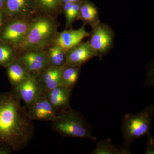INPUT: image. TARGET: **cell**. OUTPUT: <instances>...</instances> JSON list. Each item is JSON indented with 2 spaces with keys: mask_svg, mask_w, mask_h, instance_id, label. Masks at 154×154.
I'll return each mask as SVG.
<instances>
[{
  "mask_svg": "<svg viewBox=\"0 0 154 154\" xmlns=\"http://www.w3.org/2000/svg\"><path fill=\"white\" fill-rule=\"evenodd\" d=\"M21 101L13 90L0 93V148L13 152L26 148L35 133L33 120Z\"/></svg>",
  "mask_w": 154,
  "mask_h": 154,
  "instance_id": "cell-1",
  "label": "cell"
},
{
  "mask_svg": "<svg viewBox=\"0 0 154 154\" xmlns=\"http://www.w3.org/2000/svg\"><path fill=\"white\" fill-rule=\"evenodd\" d=\"M57 18L40 15L33 18L25 39L18 47L19 50H44L52 44L60 26Z\"/></svg>",
  "mask_w": 154,
  "mask_h": 154,
  "instance_id": "cell-2",
  "label": "cell"
},
{
  "mask_svg": "<svg viewBox=\"0 0 154 154\" xmlns=\"http://www.w3.org/2000/svg\"><path fill=\"white\" fill-rule=\"evenodd\" d=\"M53 132L66 137H78L96 141L91 125L80 112L70 107L60 110L51 122Z\"/></svg>",
  "mask_w": 154,
  "mask_h": 154,
  "instance_id": "cell-3",
  "label": "cell"
},
{
  "mask_svg": "<svg viewBox=\"0 0 154 154\" xmlns=\"http://www.w3.org/2000/svg\"><path fill=\"white\" fill-rule=\"evenodd\" d=\"M154 114V106L152 105H149L137 113L125 114L121 124L122 145L130 149L134 141L151 132Z\"/></svg>",
  "mask_w": 154,
  "mask_h": 154,
  "instance_id": "cell-4",
  "label": "cell"
},
{
  "mask_svg": "<svg viewBox=\"0 0 154 154\" xmlns=\"http://www.w3.org/2000/svg\"><path fill=\"white\" fill-rule=\"evenodd\" d=\"M92 29L88 41L101 61L113 48L115 33L110 26L101 22Z\"/></svg>",
  "mask_w": 154,
  "mask_h": 154,
  "instance_id": "cell-5",
  "label": "cell"
},
{
  "mask_svg": "<svg viewBox=\"0 0 154 154\" xmlns=\"http://www.w3.org/2000/svg\"><path fill=\"white\" fill-rule=\"evenodd\" d=\"M32 19L19 18L5 22L0 32V41L18 48L27 35Z\"/></svg>",
  "mask_w": 154,
  "mask_h": 154,
  "instance_id": "cell-6",
  "label": "cell"
},
{
  "mask_svg": "<svg viewBox=\"0 0 154 154\" xmlns=\"http://www.w3.org/2000/svg\"><path fill=\"white\" fill-rule=\"evenodd\" d=\"M3 13L5 22L19 18L32 19L37 15L36 2L35 0H7Z\"/></svg>",
  "mask_w": 154,
  "mask_h": 154,
  "instance_id": "cell-7",
  "label": "cell"
},
{
  "mask_svg": "<svg viewBox=\"0 0 154 154\" xmlns=\"http://www.w3.org/2000/svg\"><path fill=\"white\" fill-rule=\"evenodd\" d=\"M13 90L17 96L25 102L28 108L44 91L36 74H31L30 77Z\"/></svg>",
  "mask_w": 154,
  "mask_h": 154,
  "instance_id": "cell-8",
  "label": "cell"
},
{
  "mask_svg": "<svg viewBox=\"0 0 154 154\" xmlns=\"http://www.w3.org/2000/svg\"><path fill=\"white\" fill-rule=\"evenodd\" d=\"M19 57L31 74H38L50 66L45 50H31L21 51Z\"/></svg>",
  "mask_w": 154,
  "mask_h": 154,
  "instance_id": "cell-9",
  "label": "cell"
},
{
  "mask_svg": "<svg viewBox=\"0 0 154 154\" xmlns=\"http://www.w3.org/2000/svg\"><path fill=\"white\" fill-rule=\"evenodd\" d=\"M28 115L32 120L54 121L57 112L45 94L38 97L28 108Z\"/></svg>",
  "mask_w": 154,
  "mask_h": 154,
  "instance_id": "cell-10",
  "label": "cell"
},
{
  "mask_svg": "<svg viewBox=\"0 0 154 154\" xmlns=\"http://www.w3.org/2000/svg\"><path fill=\"white\" fill-rule=\"evenodd\" d=\"M83 25L78 30L66 29L61 32H58L54 43L56 44L66 52L69 50L77 46L84 38L89 37L90 33L86 31Z\"/></svg>",
  "mask_w": 154,
  "mask_h": 154,
  "instance_id": "cell-11",
  "label": "cell"
},
{
  "mask_svg": "<svg viewBox=\"0 0 154 154\" xmlns=\"http://www.w3.org/2000/svg\"><path fill=\"white\" fill-rule=\"evenodd\" d=\"M95 57L96 54L88 41L82 42L66 52V64L81 67Z\"/></svg>",
  "mask_w": 154,
  "mask_h": 154,
  "instance_id": "cell-12",
  "label": "cell"
},
{
  "mask_svg": "<svg viewBox=\"0 0 154 154\" xmlns=\"http://www.w3.org/2000/svg\"><path fill=\"white\" fill-rule=\"evenodd\" d=\"M72 91L64 86H59L44 94L57 113L60 110L70 107Z\"/></svg>",
  "mask_w": 154,
  "mask_h": 154,
  "instance_id": "cell-13",
  "label": "cell"
},
{
  "mask_svg": "<svg viewBox=\"0 0 154 154\" xmlns=\"http://www.w3.org/2000/svg\"><path fill=\"white\" fill-rule=\"evenodd\" d=\"M36 75L44 94L57 87L63 86L60 68L50 66Z\"/></svg>",
  "mask_w": 154,
  "mask_h": 154,
  "instance_id": "cell-14",
  "label": "cell"
},
{
  "mask_svg": "<svg viewBox=\"0 0 154 154\" xmlns=\"http://www.w3.org/2000/svg\"><path fill=\"white\" fill-rule=\"evenodd\" d=\"M6 69L7 76L13 88L28 79L31 75L19 56L6 68Z\"/></svg>",
  "mask_w": 154,
  "mask_h": 154,
  "instance_id": "cell-15",
  "label": "cell"
},
{
  "mask_svg": "<svg viewBox=\"0 0 154 154\" xmlns=\"http://www.w3.org/2000/svg\"><path fill=\"white\" fill-rule=\"evenodd\" d=\"M79 20H81L85 26L88 25L91 28L99 24V11L96 5L89 0H82L80 2Z\"/></svg>",
  "mask_w": 154,
  "mask_h": 154,
  "instance_id": "cell-16",
  "label": "cell"
},
{
  "mask_svg": "<svg viewBox=\"0 0 154 154\" xmlns=\"http://www.w3.org/2000/svg\"><path fill=\"white\" fill-rule=\"evenodd\" d=\"M37 15L57 17L62 13V0H35Z\"/></svg>",
  "mask_w": 154,
  "mask_h": 154,
  "instance_id": "cell-17",
  "label": "cell"
},
{
  "mask_svg": "<svg viewBox=\"0 0 154 154\" xmlns=\"http://www.w3.org/2000/svg\"><path fill=\"white\" fill-rule=\"evenodd\" d=\"M96 146L91 154H129L130 149L123 145H116L109 138L96 141Z\"/></svg>",
  "mask_w": 154,
  "mask_h": 154,
  "instance_id": "cell-18",
  "label": "cell"
},
{
  "mask_svg": "<svg viewBox=\"0 0 154 154\" xmlns=\"http://www.w3.org/2000/svg\"><path fill=\"white\" fill-rule=\"evenodd\" d=\"M20 53L18 48L0 41V66L8 67L19 57Z\"/></svg>",
  "mask_w": 154,
  "mask_h": 154,
  "instance_id": "cell-19",
  "label": "cell"
},
{
  "mask_svg": "<svg viewBox=\"0 0 154 154\" xmlns=\"http://www.w3.org/2000/svg\"><path fill=\"white\" fill-rule=\"evenodd\" d=\"M81 67L66 64L61 68L63 86L73 90L78 82L81 72Z\"/></svg>",
  "mask_w": 154,
  "mask_h": 154,
  "instance_id": "cell-20",
  "label": "cell"
},
{
  "mask_svg": "<svg viewBox=\"0 0 154 154\" xmlns=\"http://www.w3.org/2000/svg\"><path fill=\"white\" fill-rule=\"evenodd\" d=\"M44 50L50 66L61 68L66 64V52L56 44L53 43Z\"/></svg>",
  "mask_w": 154,
  "mask_h": 154,
  "instance_id": "cell-21",
  "label": "cell"
},
{
  "mask_svg": "<svg viewBox=\"0 0 154 154\" xmlns=\"http://www.w3.org/2000/svg\"><path fill=\"white\" fill-rule=\"evenodd\" d=\"M147 144L145 154H154V140L153 137L152 136L151 132H149L147 134Z\"/></svg>",
  "mask_w": 154,
  "mask_h": 154,
  "instance_id": "cell-22",
  "label": "cell"
},
{
  "mask_svg": "<svg viewBox=\"0 0 154 154\" xmlns=\"http://www.w3.org/2000/svg\"><path fill=\"white\" fill-rule=\"evenodd\" d=\"M5 23V17L3 11H0V32Z\"/></svg>",
  "mask_w": 154,
  "mask_h": 154,
  "instance_id": "cell-23",
  "label": "cell"
},
{
  "mask_svg": "<svg viewBox=\"0 0 154 154\" xmlns=\"http://www.w3.org/2000/svg\"><path fill=\"white\" fill-rule=\"evenodd\" d=\"M7 0H0V11H3L5 8Z\"/></svg>",
  "mask_w": 154,
  "mask_h": 154,
  "instance_id": "cell-24",
  "label": "cell"
},
{
  "mask_svg": "<svg viewBox=\"0 0 154 154\" xmlns=\"http://www.w3.org/2000/svg\"><path fill=\"white\" fill-rule=\"evenodd\" d=\"M63 4H66V3L71 2V0H62Z\"/></svg>",
  "mask_w": 154,
  "mask_h": 154,
  "instance_id": "cell-25",
  "label": "cell"
},
{
  "mask_svg": "<svg viewBox=\"0 0 154 154\" xmlns=\"http://www.w3.org/2000/svg\"><path fill=\"white\" fill-rule=\"evenodd\" d=\"M82 0H71V2L72 3L79 2H81Z\"/></svg>",
  "mask_w": 154,
  "mask_h": 154,
  "instance_id": "cell-26",
  "label": "cell"
}]
</instances>
